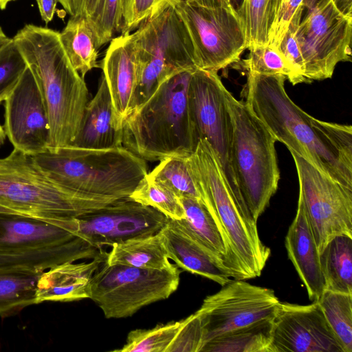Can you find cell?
I'll return each instance as SVG.
<instances>
[{"instance_id":"obj_1","label":"cell","mask_w":352,"mask_h":352,"mask_svg":"<svg viewBox=\"0 0 352 352\" xmlns=\"http://www.w3.org/2000/svg\"><path fill=\"white\" fill-rule=\"evenodd\" d=\"M27 66L35 76L46 105L49 150L71 144L88 103V89L62 45L59 32L27 24L12 38Z\"/></svg>"},{"instance_id":"obj_2","label":"cell","mask_w":352,"mask_h":352,"mask_svg":"<svg viewBox=\"0 0 352 352\" xmlns=\"http://www.w3.org/2000/svg\"><path fill=\"white\" fill-rule=\"evenodd\" d=\"M283 75L248 73L245 103L289 151L307 158L321 171L352 189V165L348 164L323 133L314 125L309 114L288 96Z\"/></svg>"},{"instance_id":"obj_3","label":"cell","mask_w":352,"mask_h":352,"mask_svg":"<svg viewBox=\"0 0 352 352\" xmlns=\"http://www.w3.org/2000/svg\"><path fill=\"white\" fill-rule=\"evenodd\" d=\"M168 77L125 119L122 146L148 161L189 157L199 142L192 120L188 87L192 71Z\"/></svg>"},{"instance_id":"obj_4","label":"cell","mask_w":352,"mask_h":352,"mask_svg":"<svg viewBox=\"0 0 352 352\" xmlns=\"http://www.w3.org/2000/svg\"><path fill=\"white\" fill-rule=\"evenodd\" d=\"M186 163L201 200L226 235L240 280L259 276L271 250L261 241L257 221L245 202L230 192L206 140H199Z\"/></svg>"},{"instance_id":"obj_5","label":"cell","mask_w":352,"mask_h":352,"mask_svg":"<svg viewBox=\"0 0 352 352\" xmlns=\"http://www.w3.org/2000/svg\"><path fill=\"white\" fill-rule=\"evenodd\" d=\"M60 186L97 198L129 197L148 173L146 160L124 146L89 149L66 146L32 155Z\"/></svg>"},{"instance_id":"obj_6","label":"cell","mask_w":352,"mask_h":352,"mask_svg":"<svg viewBox=\"0 0 352 352\" xmlns=\"http://www.w3.org/2000/svg\"><path fill=\"white\" fill-rule=\"evenodd\" d=\"M115 201L78 195L60 186L32 155L18 149L0 158V206L16 213L61 225L76 233V217Z\"/></svg>"},{"instance_id":"obj_7","label":"cell","mask_w":352,"mask_h":352,"mask_svg":"<svg viewBox=\"0 0 352 352\" xmlns=\"http://www.w3.org/2000/svg\"><path fill=\"white\" fill-rule=\"evenodd\" d=\"M224 96L232 124V169L243 199L257 221L278 186L277 141L245 102L237 100L226 87Z\"/></svg>"},{"instance_id":"obj_8","label":"cell","mask_w":352,"mask_h":352,"mask_svg":"<svg viewBox=\"0 0 352 352\" xmlns=\"http://www.w3.org/2000/svg\"><path fill=\"white\" fill-rule=\"evenodd\" d=\"M132 35L139 65L133 111L168 77L198 67L189 31L173 3L166 4L144 20Z\"/></svg>"},{"instance_id":"obj_9","label":"cell","mask_w":352,"mask_h":352,"mask_svg":"<svg viewBox=\"0 0 352 352\" xmlns=\"http://www.w3.org/2000/svg\"><path fill=\"white\" fill-rule=\"evenodd\" d=\"M294 31L307 82L331 78L336 65L351 60L352 19L332 0H302L289 25Z\"/></svg>"},{"instance_id":"obj_10","label":"cell","mask_w":352,"mask_h":352,"mask_svg":"<svg viewBox=\"0 0 352 352\" xmlns=\"http://www.w3.org/2000/svg\"><path fill=\"white\" fill-rule=\"evenodd\" d=\"M180 270L176 265L156 270L106 261L92 276L89 298L107 318H125L143 307L165 300L178 288Z\"/></svg>"},{"instance_id":"obj_11","label":"cell","mask_w":352,"mask_h":352,"mask_svg":"<svg viewBox=\"0 0 352 352\" xmlns=\"http://www.w3.org/2000/svg\"><path fill=\"white\" fill-rule=\"evenodd\" d=\"M190 34L198 68L218 72L247 49L245 26L229 0H183L175 3Z\"/></svg>"},{"instance_id":"obj_12","label":"cell","mask_w":352,"mask_h":352,"mask_svg":"<svg viewBox=\"0 0 352 352\" xmlns=\"http://www.w3.org/2000/svg\"><path fill=\"white\" fill-rule=\"evenodd\" d=\"M296 166L300 201L319 253L333 237H352V189L341 184L300 155L290 151Z\"/></svg>"},{"instance_id":"obj_13","label":"cell","mask_w":352,"mask_h":352,"mask_svg":"<svg viewBox=\"0 0 352 352\" xmlns=\"http://www.w3.org/2000/svg\"><path fill=\"white\" fill-rule=\"evenodd\" d=\"M225 87L217 72L197 68L188 82V104L199 140L210 144L230 192L243 201L231 166L232 124Z\"/></svg>"},{"instance_id":"obj_14","label":"cell","mask_w":352,"mask_h":352,"mask_svg":"<svg viewBox=\"0 0 352 352\" xmlns=\"http://www.w3.org/2000/svg\"><path fill=\"white\" fill-rule=\"evenodd\" d=\"M279 303L272 289L244 280H231L218 292L207 296L195 312L202 324V346L229 331L273 318Z\"/></svg>"},{"instance_id":"obj_15","label":"cell","mask_w":352,"mask_h":352,"mask_svg":"<svg viewBox=\"0 0 352 352\" xmlns=\"http://www.w3.org/2000/svg\"><path fill=\"white\" fill-rule=\"evenodd\" d=\"M77 234L98 249L157 233L168 218L129 197L76 217Z\"/></svg>"},{"instance_id":"obj_16","label":"cell","mask_w":352,"mask_h":352,"mask_svg":"<svg viewBox=\"0 0 352 352\" xmlns=\"http://www.w3.org/2000/svg\"><path fill=\"white\" fill-rule=\"evenodd\" d=\"M4 102V129L14 148L34 155L48 149L50 126L38 82L27 66Z\"/></svg>"},{"instance_id":"obj_17","label":"cell","mask_w":352,"mask_h":352,"mask_svg":"<svg viewBox=\"0 0 352 352\" xmlns=\"http://www.w3.org/2000/svg\"><path fill=\"white\" fill-rule=\"evenodd\" d=\"M271 352H346L317 301L280 302L272 318Z\"/></svg>"},{"instance_id":"obj_18","label":"cell","mask_w":352,"mask_h":352,"mask_svg":"<svg viewBox=\"0 0 352 352\" xmlns=\"http://www.w3.org/2000/svg\"><path fill=\"white\" fill-rule=\"evenodd\" d=\"M102 68L110 93L116 129L131 113L139 81L138 52L132 34L113 38L106 51Z\"/></svg>"},{"instance_id":"obj_19","label":"cell","mask_w":352,"mask_h":352,"mask_svg":"<svg viewBox=\"0 0 352 352\" xmlns=\"http://www.w3.org/2000/svg\"><path fill=\"white\" fill-rule=\"evenodd\" d=\"M166 255L184 271L217 283H229L231 275L223 262L199 239L184 219H168L160 230Z\"/></svg>"},{"instance_id":"obj_20","label":"cell","mask_w":352,"mask_h":352,"mask_svg":"<svg viewBox=\"0 0 352 352\" xmlns=\"http://www.w3.org/2000/svg\"><path fill=\"white\" fill-rule=\"evenodd\" d=\"M69 228L13 212H0V255H21L52 248L80 237Z\"/></svg>"},{"instance_id":"obj_21","label":"cell","mask_w":352,"mask_h":352,"mask_svg":"<svg viewBox=\"0 0 352 352\" xmlns=\"http://www.w3.org/2000/svg\"><path fill=\"white\" fill-rule=\"evenodd\" d=\"M107 254L104 251L88 263L67 262L44 271L37 281L36 304L89 298L91 279L106 261Z\"/></svg>"},{"instance_id":"obj_22","label":"cell","mask_w":352,"mask_h":352,"mask_svg":"<svg viewBox=\"0 0 352 352\" xmlns=\"http://www.w3.org/2000/svg\"><path fill=\"white\" fill-rule=\"evenodd\" d=\"M285 245L288 257L303 283L309 300L317 301L324 290L320 253L300 201H298L296 216L285 236Z\"/></svg>"},{"instance_id":"obj_23","label":"cell","mask_w":352,"mask_h":352,"mask_svg":"<svg viewBox=\"0 0 352 352\" xmlns=\"http://www.w3.org/2000/svg\"><path fill=\"white\" fill-rule=\"evenodd\" d=\"M68 146L109 149L122 146V129H116L114 111L104 77L95 96L88 102L79 130Z\"/></svg>"},{"instance_id":"obj_24","label":"cell","mask_w":352,"mask_h":352,"mask_svg":"<svg viewBox=\"0 0 352 352\" xmlns=\"http://www.w3.org/2000/svg\"><path fill=\"white\" fill-rule=\"evenodd\" d=\"M179 198L184 209V221L223 262L231 278L240 280L226 235L206 206L196 197L179 196Z\"/></svg>"},{"instance_id":"obj_25","label":"cell","mask_w":352,"mask_h":352,"mask_svg":"<svg viewBox=\"0 0 352 352\" xmlns=\"http://www.w3.org/2000/svg\"><path fill=\"white\" fill-rule=\"evenodd\" d=\"M45 270L30 265L0 268V316L3 318L20 312L36 304L37 281Z\"/></svg>"},{"instance_id":"obj_26","label":"cell","mask_w":352,"mask_h":352,"mask_svg":"<svg viewBox=\"0 0 352 352\" xmlns=\"http://www.w3.org/2000/svg\"><path fill=\"white\" fill-rule=\"evenodd\" d=\"M106 263L156 270L173 265L166 255L160 231L153 235L113 244Z\"/></svg>"},{"instance_id":"obj_27","label":"cell","mask_w":352,"mask_h":352,"mask_svg":"<svg viewBox=\"0 0 352 352\" xmlns=\"http://www.w3.org/2000/svg\"><path fill=\"white\" fill-rule=\"evenodd\" d=\"M324 289L352 294V237L338 235L331 239L320 254Z\"/></svg>"},{"instance_id":"obj_28","label":"cell","mask_w":352,"mask_h":352,"mask_svg":"<svg viewBox=\"0 0 352 352\" xmlns=\"http://www.w3.org/2000/svg\"><path fill=\"white\" fill-rule=\"evenodd\" d=\"M272 318L229 331L206 342L199 352H271Z\"/></svg>"},{"instance_id":"obj_29","label":"cell","mask_w":352,"mask_h":352,"mask_svg":"<svg viewBox=\"0 0 352 352\" xmlns=\"http://www.w3.org/2000/svg\"><path fill=\"white\" fill-rule=\"evenodd\" d=\"M59 35L70 63L82 78L98 67V48L85 17L71 16Z\"/></svg>"},{"instance_id":"obj_30","label":"cell","mask_w":352,"mask_h":352,"mask_svg":"<svg viewBox=\"0 0 352 352\" xmlns=\"http://www.w3.org/2000/svg\"><path fill=\"white\" fill-rule=\"evenodd\" d=\"M96 249L80 236L67 244L21 255H0V268L15 265H30L48 270L54 265L80 259H92Z\"/></svg>"},{"instance_id":"obj_31","label":"cell","mask_w":352,"mask_h":352,"mask_svg":"<svg viewBox=\"0 0 352 352\" xmlns=\"http://www.w3.org/2000/svg\"><path fill=\"white\" fill-rule=\"evenodd\" d=\"M129 198L157 210L168 219L181 220L185 218L184 209L178 195L164 183L152 177L148 173Z\"/></svg>"},{"instance_id":"obj_32","label":"cell","mask_w":352,"mask_h":352,"mask_svg":"<svg viewBox=\"0 0 352 352\" xmlns=\"http://www.w3.org/2000/svg\"><path fill=\"white\" fill-rule=\"evenodd\" d=\"M317 302L346 352H352V294L324 289Z\"/></svg>"},{"instance_id":"obj_33","label":"cell","mask_w":352,"mask_h":352,"mask_svg":"<svg viewBox=\"0 0 352 352\" xmlns=\"http://www.w3.org/2000/svg\"><path fill=\"white\" fill-rule=\"evenodd\" d=\"M279 4L280 0H245L247 48L268 45Z\"/></svg>"},{"instance_id":"obj_34","label":"cell","mask_w":352,"mask_h":352,"mask_svg":"<svg viewBox=\"0 0 352 352\" xmlns=\"http://www.w3.org/2000/svg\"><path fill=\"white\" fill-rule=\"evenodd\" d=\"M184 319L157 324L148 329L131 331L125 344L115 352H166L183 325Z\"/></svg>"},{"instance_id":"obj_35","label":"cell","mask_w":352,"mask_h":352,"mask_svg":"<svg viewBox=\"0 0 352 352\" xmlns=\"http://www.w3.org/2000/svg\"><path fill=\"white\" fill-rule=\"evenodd\" d=\"M248 49L249 55L243 60V65L248 73L283 75L293 85L300 83L293 69L277 48L270 45H258Z\"/></svg>"},{"instance_id":"obj_36","label":"cell","mask_w":352,"mask_h":352,"mask_svg":"<svg viewBox=\"0 0 352 352\" xmlns=\"http://www.w3.org/2000/svg\"><path fill=\"white\" fill-rule=\"evenodd\" d=\"M186 158L170 157L162 160L148 174L168 186L178 197L190 196L200 199L190 174Z\"/></svg>"},{"instance_id":"obj_37","label":"cell","mask_w":352,"mask_h":352,"mask_svg":"<svg viewBox=\"0 0 352 352\" xmlns=\"http://www.w3.org/2000/svg\"><path fill=\"white\" fill-rule=\"evenodd\" d=\"M121 0H99L93 14L87 18L97 48L110 41L121 31Z\"/></svg>"},{"instance_id":"obj_38","label":"cell","mask_w":352,"mask_h":352,"mask_svg":"<svg viewBox=\"0 0 352 352\" xmlns=\"http://www.w3.org/2000/svg\"><path fill=\"white\" fill-rule=\"evenodd\" d=\"M27 65L12 38L0 49V103L17 83Z\"/></svg>"},{"instance_id":"obj_39","label":"cell","mask_w":352,"mask_h":352,"mask_svg":"<svg viewBox=\"0 0 352 352\" xmlns=\"http://www.w3.org/2000/svg\"><path fill=\"white\" fill-rule=\"evenodd\" d=\"M183 0H121V34H130L147 18L167 3Z\"/></svg>"},{"instance_id":"obj_40","label":"cell","mask_w":352,"mask_h":352,"mask_svg":"<svg viewBox=\"0 0 352 352\" xmlns=\"http://www.w3.org/2000/svg\"><path fill=\"white\" fill-rule=\"evenodd\" d=\"M203 344V329L199 316L194 313L184 319L183 325L166 352H199Z\"/></svg>"},{"instance_id":"obj_41","label":"cell","mask_w":352,"mask_h":352,"mask_svg":"<svg viewBox=\"0 0 352 352\" xmlns=\"http://www.w3.org/2000/svg\"><path fill=\"white\" fill-rule=\"evenodd\" d=\"M311 120L348 164L352 165V127L311 117Z\"/></svg>"},{"instance_id":"obj_42","label":"cell","mask_w":352,"mask_h":352,"mask_svg":"<svg viewBox=\"0 0 352 352\" xmlns=\"http://www.w3.org/2000/svg\"><path fill=\"white\" fill-rule=\"evenodd\" d=\"M302 0H280L275 20L272 25L268 45L278 49L290 21Z\"/></svg>"},{"instance_id":"obj_43","label":"cell","mask_w":352,"mask_h":352,"mask_svg":"<svg viewBox=\"0 0 352 352\" xmlns=\"http://www.w3.org/2000/svg\"><path fill=\"white\" fill-rule=\"evenodd\" d=\"M293 69L300 83L307 82L304 77V64L294 31L288 28L278 47Z\"/></svg>"},{"instance_id":"obj_44","label":"cell","mask_w":352,"mask_h":352,"mask_svg":"<svg viewBox=\"0 0 352 352\" xmlns=\"http://www.w3.org/2000/svg\"><path fill=\"white\" fill-rule=\"evenodd\" d=\"M99 0H57L70 16L86 19L94 12Z\"/></svg>"},{"instance_id":"obj_45","label":"cell","mask_w":352,"mask_h":352,"mask_svg":"<svg viewBox=\"0 0 352 352\" xmlns=\"http://www.w3.org/2000/svg\"><path fill=\"white\" fill-rule=\"evenodd\" d=\"M57 2V0H36L41 19L46 24L52 20Z\"/></svg>"},{"instance_id":"obj_46","label":"cell","mask_w":352,"mask_h":352,"mask_svg":"<svg viewBox=\"0 0 352 352\" xmlns=\"http://www.w3.org/2000/svg\"><path fill=\"white\" fill-rule=\"evenodd\" d=\"M336 8L343 16L352 19V0H332Z\"/></svg>"},{"instance_id":"obj_47","label":"cell","mask_w":352,"mask_h":352,"mask_svg":"<svg viewBox=\"0 0 352 352\" xmlns=\"http://www.w3.org/2000/svg\"><path fill=\"white\" fill-rule=\"evenodd\" d=\"M229 1L234 12L245 24V0H229Z\"/></svg>"},{"instance_id":"obj_48","label":"cell","mask_w":352,"mask_h":352,"mask_svg":"<svg viewBox=\"0 0 352 352\" xmlns=\"http://www.w3.org/2000/svg\"><path fill=\"white\" fill-rule=\"evenodd\" d=\"M10 38L7 36L2 28L0 27V49H1L10 41Z\"/></svg>"},{"instance_id":"obj_49","label":"cell","mask_w":352,"mask_h":352,"mask_svg":"<svg viewBox=\"0 0 352 352\" xmlns=\"http://www.w3.org/2000/svg\"><path fill=\"white\" fill-rule=\"evenodd\" d=\"M6 137L7 135L4 127L0 124V146L3 144Z\"/></svg>"},{"instance_id":"obj_50","label":"cell","mask_w":352,"mask_h":352,"mask_svg":"<svg viewBox=\"0 0 352 352\" xmlns=\"http://www.w3.org/2000/svg\"><path fill=\"white\" fill-rule=\"evenodd\" d=\"M14 0H0V9L3 10L6 8L7 5Z\"/></svg>"},{"instance_id":"obj_51","label":"cell","mask_w":352,"mask_h":352,"mask_svg":"<svg viewBox=\"0 0 352 352\" xmlns=\"http://www.w3.org/2000/svg\"><path fill=\"white\" fill-rule=\"evenodd\" d=\"M0 212L16 213L14 211H12L11 210H9V209H8L6 208H4V207H3L1 206H0Z\"/></svg>"}]
</instances>
